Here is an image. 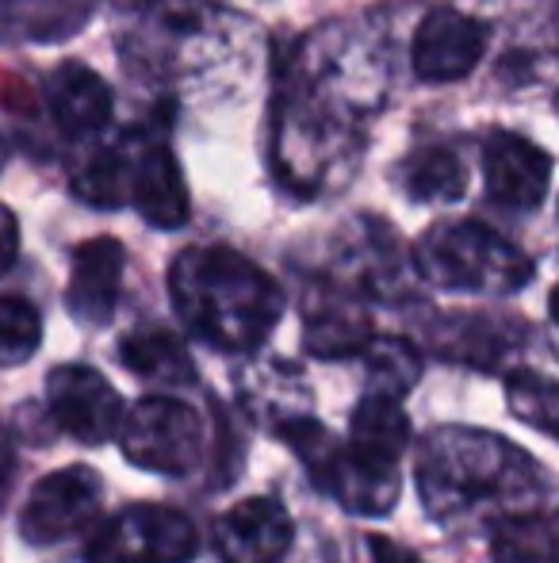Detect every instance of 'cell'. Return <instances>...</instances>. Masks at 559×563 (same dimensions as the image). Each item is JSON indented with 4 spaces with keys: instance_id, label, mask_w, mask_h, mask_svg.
I'll return each mask as SVG.
<instances>
[{
    "instance_id": "obj_1",
    "label": "cell",
    "mask_w": 559,
    "mask_h": 563,
    "mask_svg": "<svg viewBox=\"0 0 559 563\" xmlns=\"http://www.w3.org/2000/svg\"><path fill=\"white\" fill-rule=\"evenodd\" d=\"M388 97V54L345 23L311 31L291 51L277 108V169L299 196H322L349 180L365 142V119Z\"/></svg>"
},
{
    "instance_id": "obj_2",
    "label": "cell",
    "mask_w": 559,
    "mask_h": 563,
    "mask_svg": "<svg viewBox=\"0 0 559 563\" xmlns=\"http://www.w3.org/2000/svg\"><path fill=\"white\" fill-rule=\"evenodd\" d=\"M414 483L425 514L437 521L533 514L545 495L540 464L514 441L468 426H440L418 445Z\"/></svg>"
},
{
    "instance_id": "obj_3",
    "label": "cell",
    "mask_w": 559,
    "mask_h": 563,
    "mask_svg": "<svg viewBox=\"0 0 559 563\" xmlns=\"http://www.w3.org/2000/svg\"><path fill=\"white\" fill-rule=\"evenodd\" d=\"M169 296L180 322L223 353H254L283 314L280 284L231 245H192L177 253Z\"/></svg>"
},
{
    "instance_id": "obj_4",
    "label": "cell",
    "mask_w": 559,
    "mask_h": 563,
    "mask_svg": "<svg viewBox=\"0 0 559 563\" xmlns=\"http://www.w3.org/2000/svg\"><path fill=\"white\" fill-rule=\"evenodd\" d=\"M414 276L440 291L514 296L533 280V257L479 219H445L411 250Z\"/></svg>"
},
{
    "instance_id": "obj_5",
    "label": "cell",
    "mask_w": 559,
    "mask_h": 563,
    "mask_svg": "<svg viewBox=\"0 0 559 563\" xmlns=\"http://www.w3.org/2000/svg\"><path fill=\"white\" fill-rule=\"evenodd\" d=\"M123 456L154 475H192L203 460V422L180 399H142L123 415L120 433Z\"/></svg>"
},
{
    "instance_id": "obj_6",
    "label": "cell",
    "mask_w": 559,
    "mask_h": 563,
    "mask_svg": "<svg viewBox=\"0 0 559 563\" xmlns=\"http://www.w3.org/2000/svg\"><path fill=\"white\" fill-rule=\"evenodd\" d=\"M200 537L180 510L169 506H127L92 533L89 563H192Z\"/></svg>"
},
{
    "instance_id": "obj_7",
    "label": "cell",
    "mask_w": 559,
    "mask_h": 563,
    "mask_svg": "<svg viewBox=\"0 0 559 563\" xmlns=\"http://www.w3.org/2000/svg\"><path fill=\"white\" fill-rule=\"evenodd\" d=\"M337 268H342L345 291H365L383 303H399L411 296L414 261L411 250L383 219L360 216L337 238Z\"/></svg>"
},
{
    "instance_id": "obj_8",
    "label": "cell",
    "mask_w": 559,
    "mask_h": 563,
    "mask_svg": "<svg viewBox=\"0 0 559 563\" xmlns=\"http://www.w3.org/2000/svg\"><path fill=\"white\" fill-rule=\"evenodd\" d=\"M46 410L54 426L81 445L112 441L127 415L120 391L89 364H62L46 376Z\"/></svg>"
},
{
    "instance_id": "obj_9",
    "label": "cell",
    "mask_w": 559,
    "mask_h": 563,
    "mask_svg": "<svg viewBox=\"0 0 559 563\" xmlns=\"http://www.w3.org/2000/svg\"><path fill=\"white\" fill-rule=\"evenodd\" d=\"M100 514V479L92 467L69 464L31 487L20 510V533L31 544H58L89 529Z\"/></svg>"
},
{
    "instance_id": "obj_10",
    "label": "cell",
    "mask_w": 559,
    "mask_h": 563,
    "mask_svg": "<svg viewBox=\"0 0 559 563\" xmlns=\"http://www.w3.org/2000/svg\"><path fill=\"white\" fill-rule=\"evenodd\" d=\"M131 134V196L127 203L157 230H177L192 216L185 173L169 139L154 126H135Z\"/></svg>"
},
{
    "instance_id": "obj_11",
    "label": "cell",
    "mask_w": 559,
    "mask_h": 563,
    "mask_svg": "<svg viewBox=\"0 0 559 563\" xmlns=\"http://www.w3.org/2000/svg\"><path fill=\"white\" fill-rule=\"evenodd\" d=\"M487 54V27L476 15L460 12L452 4H437L425 12V20L414 31L411 66L422 81L452 85L463 81Z\"/></svg>"
},
{
    "instance_id": "obj_12",
    "label": "cell",
    "mask_w": 559,
    "mask_h": 563,
    "mask_svg": "<svg viewBox=\"0 0 559 563\" xmlns=\"http://www.w3.org/2000/svg\"><path fill=\"white\" fill-rule=\"evenodd\" d=\"M487 196L506 211H537L552 188V157L533 139L499 131L483 146Z\"/></svg>"
},
{
    "instance_id": "obj_13",
    "label": "cell",
    "mask_w": 559,
    "mask_h": 563,
    "mask_svg": "<svg viewBox=\"0 0 559 563\" xmlns=\"http://www.w3.org/2000/svg\"><path fill=\"white\" fill-rule=\"evenodd\" d=\"M318 487L329 490L337 506L357 514V518H383V514L395 510L399 490H403V472H399V460L345 445L329 456Z\"/></svg>"
},
{
    "instance_id": "obj_14",
    "label": "cell",
    "mask_w": 559,
    "mask_h": 563,
    "mask_svg": "<svg viewBox=\"0 0 559 563\" xmlns=\"http://www.w3.org/2000/svg\"><path fill=\"white\" fill-rule=\"evenodd\" d=\"M123 268H127V250L108 234L89 238L74 250L66 307L81 327H104L115 314L123 291Z\"/></svg>"
},
{
    "instance_id": "obj_15",
    "label": "cell",
    "mask_w": 559,
    "mask_h": 563,
    "mask_svg": "<svg viewBox=\"0 0 559 563\" xmlns=\"http://www.w3.org/2000/svg\"><path fill=\"white\" fill-rule=\"evenodd\" d=\"M46 112L54 126L74 142H92L108 131L115 112V97L100 74H92L81 62H62L51 77H46Z\"/></svg>"
},
{
    "instance_id": "obj_16",
    "label": "cell",
    "mask_w": 559,
    "mask_h": 563,
    "mask_svg": "<svg viewBox=\"0 0 559 563\" xmlns=\"http://www.w3.org/2000/svg\"><path fill=\"white\" fill-rule=\"evenodd\" d=\"M215 549L223 563H280L291 549V514L277 498H246L219 518Z\"/></svg>"
},
{
    "instance_id": "obj_17",
    "label": "cell",
    "mask_w": 559,
    "mask_h": 563,
    "mask_svg": "<svg viewBox=\"0 0 559 563\" xmlns=\"http://www.w3.org/2000/svg\"><path fill=\"white\" fill-rule=\"evenodd\" d=\"M372 322H368L365 307L357 296L345 288H318L306 299V319H303V345L306 353L322 356V361H342V356H360L368 345Z\"/></svg>"
},
{
    "instance_id": "obj_18",
    "label": "cell",
    "mask_w": 559,
    "mask_h": 563,
    "mask_svg": "<svg viewBox=\"0 0 559 563\" xmlns=\"http://www.w3.org/2000/svg\"><path fill=\"white\" fill-rule=\"evenodd\" d=\"M97 0H0V43H62L89 23Z\"/></svg>"
},
{
    "instance_id": "obj_19",
    "label": "cell",
    "mask_w": 559,
    "mask_h": 563,
    "mask_svg": "<svg viewBox=\"0 0 559 563\" xmlns=\"http://www.w3.org/2000/svg\"><path fill=\"white\" fill-rule=\"evenodd\" d=\"M69 188L77 200L92 208L120 211L131 196V134L123 131L115 142H97L69 173Z\"/></svg>"
},
{
    "instance_id": "obj_20",
    "label": "cell",
    "mask_w": 559,
    "mask_h": 563,
    "mask_svg": "<svg viewBox=\"0 0 559 563\" xmlns=\"http://www.w3.org/2000/svg\"><path fill=\"white\" fill-rule=\"evenodd\" d=\"M120 361L135 372L146 384H165V387H185L195 379V364L188 356L185 341L161 327H142L135 334L123 338Z\"/></svg>"
},
{
    "instance_id": "obj_21",
    "label": "cell",
    "mask_w": 559,
    "mask_h": 563,
    "mask_svg": "<svg viewBox=\"0 0 559 563\" xmlns=\"http://www.w3.org/2000/svg\"><path fill=\"white\" fill-rule=\"evenodd\" d=\"M403 188L414 203H456L468 196V165L452 146H422L403 162Z\"/></svg>"
},
{
    "instance_id": "obj_22",
    "label": "cell",
    "mask_w": 559,
    "mask_h": 563,
    "mask_svg": "<svg viewBox=\"0 0 559 563\" xmlns=\"http://www.w3.org/2000/svg\"><path fill=\"white\" fill-rule=\"evenodd\" d=\"M360 361H365L372 395L380 399L399 402V395H406L422 379V353L406 338H372L360 349Z\"/></svg>"
},
{
    "instance_id": "obj_23",
    "label": "cell",
    "mask_w": 559,
    "mask_h": 563,
    "mask_svg": "<svg viewBox=\"0 0 559 563\" xmlns=\"http://www.w3.org/2000/svg\"><path fill=\"white\" fill-rule=\"evenodd\" d=\"M494 563H556V526L548 514H514L494 521L491 537Z\"/></svg>"
},
{
    "instance_id": "obj_24",
    "label": "cell",
    "mask_w": 559,
    "mask_h": 563,
    "mask_svg": "<svg viewBox=\"0 0 559 563\" xmlns=\"http://www.w3.org/2000/svg\"><path fill=\"white\" fill-rule=\"evenodd\" d=\"M349 445L380 452L388 460H403L406 445H411V418L395 399H380L368 395L353 415V438Z\"/></svg>"
},
{
    "instance_id": "obj_25",
    "label": "cell",
    "mask_w": 559,
    "mask_h": 563,
    "mask_svg": "<svg viewBox=\"0 0 559 563\" xmlns=\"http://www.w3.org/2000/svg\"><path fill=\"white\" fill-rule=\"evenodd\" d=\"M43 341V319L20 296H0V368H15L35 356Z\"/></svg>"
},
{
    "instance_id": "obj_26",
    "label": "cell",
    "mask_w": 559,
    "mask_h": 563,
    "mask_svg": "<svg viewBox=\"0 0 559 563\" xmlns=\"http://www.w3.org/2000/svg\"><path fill=\"white\" fill-rule=\"evenodd\" d=\"M506 399L514 418L525 426L540 430L545 438H556V415H559V391L552 379L537 376V372H514L506 379Z\"/></svg>"
},
{
    "instance_id": "obj_27",
    "label": "cell",
    "mask_w": 559,
    "mask_h": 563,
    "mask_svg": "<svg viewBox=\"0 0 559 563\" xmlns=\"http://www.w3.org/2000/svg\"><path fill=\"white\" fill-rule=\"evenodd\" d=\"M440 349H445L448 356H460V361H471L476 364V349H483V364H494L502 361V353H506V330L499 327V322L491 319H448L445 330H440Z\"/></svg>"
},
{
    "instance_id": "obj_28",
    "label": "cell",
    "mask_w": 559,
    "mask_h": 563,
    "mask_svg": "<svg viewBox=\"0 0 559 563\" xmlns=\"http://www.w3.org/2000/svg\"><path fill=\"white\" fill-rule=\"evenodd\" d=\"M15 257H20V223H15L12 211L0 203V276L15 265Z\"/></svg>"
},
{
    "instance_id": "obj_29",
    "label": "cell",
    "mask_w": 559,
    "mask_h": 563,
    "mask_svg": "<svg viewBox=\"0 0 559 563\" xmlns=\"http://www.w3.org/2000/svg\"><path fill=\"white\" fill-rule=\"evenodd\" d=\"M368 549H372L376 563H418L414 552H406L403 544L388 541V537H372V541H368Z\"/></svg>"
},
{
    "instance_id": "obj_30",
    "label": "cell",
    "mask_w": 559,
    "mask_h": 563,
    "mask_svg": "<svg viewBox=\"0 0 559 563\" xmlns=\"http://www.w3.org/2000/svg\"><path fill=\"white\" fill-rule=\"evenodd\" d=\"M12 467H15V452H12V438L0 430V495L12 487Z\"/></svg>"
},
{
    "instance_id": "obj_31",
    "label": "cell",
    "mask_w": 559,
    "mask_h": 563,
    "mask_svg": "<svg viewBox=\"0 0 559 563\" xmlns=\"http://www.w3.org/2000/svg\"><path fill=\"white\" fill-rule=\"evenodd\" d=\"M8 165V142H4V134H0V169Z\"/></svg>"
}]
</instances>
